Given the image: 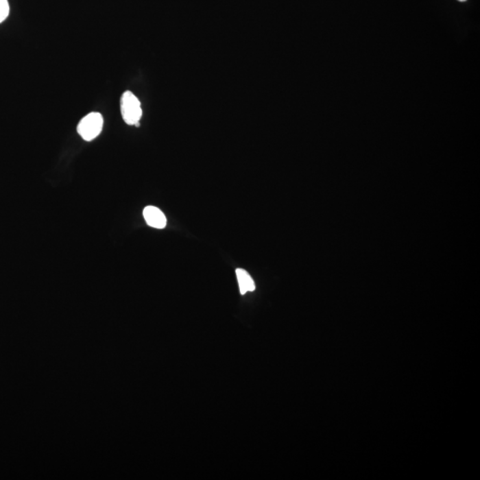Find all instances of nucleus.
Masks as SVG:
<instances>
[{
  "label": "nucleus",
  "instance_id": "obj_1",
  "mask_svg": "<svg viewBox=\"0 0 480 480\" xmlns=\"http://www.w3.org/2000/svg\"><path fill=\"white\" fill-rule=\"evenodd\" d=\"M120 110L124 121L129 125H139L140 119H142L143 110L140 101L133 93L125 92L120 100Z\"/></svg>",
  "mask_w": 480,
  "mask_h": 480
},
{
  "label": "nucleus",
  "instance_id": "obj_2",
  "mask_svg": "<svg viewBox=\"0 0 480 480\" xmlns=\"http://www.w3.org/2000/svg\"><path fill=\"white\" fill-rule=\"evenodd\" d=\"M104 118L101 113L91 112L84 117L77 125V131L82 139L90 142L101 133Z\"/></svg>",
  "mask_w": 480,
  "mask_h": 480
},
{
  "label": "nucleus",
  "instance_id": "obj_3",
  "mask_svg": "<svg viewBox=\"0 0 480 480\" xmlns=\"http://www.w3.org/2000/svg\"><path fill=\"white\" fill-rule=\"evenodd\" d=\"M143 217L149 226L155 229H164L167 225V218L160 209L155 206H147L143 210Z\"/></svg>",
  "mask_w": 480,
  "mask_h": 480
},
{
  "label": "nucleus",
  "instance_id": "obj_4",
  "mask_svg": "<svg viewBox=\"0 0 480 480\" xmlns=\"http://www.w3.org/2000/svg\"><path fill=\"white\" fill-rule=\"evenodd\" d=\"M236 274L237 278H238L240 293L242 295L256 289V285L247 272L242 269H238L236 271Z\"/></svg>",
  "mask_w": 480,
  "mask_h": 480
},
{
  "label": "nucleus",
  "instance_id": "obj_5",
  "mask_svg": "<svg viewBox=\"0 0 480 480\" xmlns=\"http://www.w3.org/2000/svg\"><path fill=\"white\" fill-rule=\"evenodd\" d=\"M10 13L8 0H0V23L5 22Z\"/></svg>",
  "mask_w": 480,
  "mask_h": 480
},
{
  "label": "nucleus",
  "instance_id": "obj_6",
  "mask_svg": "<svg viewBox=\"0 0 480 480\" xmlns=\"http://www.w3.org/2000/svg\"><path fill=\"white\" fill-rule=\"evenodd\" d=\"M458 1L464 2L466 1V0H458Z\"/></svg>",
  "mask_w": 480,
  "mask_h": 480
}]
</instances>
